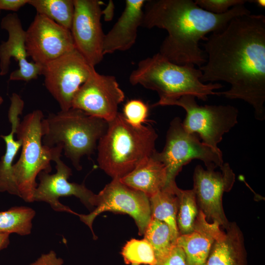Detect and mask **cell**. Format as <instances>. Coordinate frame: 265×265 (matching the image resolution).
I'll return each mask as SVG.
<instances>
[{
  "instance_id": "1",
  "label": "cell",
  "mask_w": 265,
  "mask_h": 265,
  "mask_svg": "<svg viewBox=\"0 0 265 265\" xmlns=\"http://www.w3.org/2000/svg\"><path fill=\"white\" fill-rule=\"evenodd\" d=\"M206 62L198 68L201 81H223L231 85L218 96L251 105L254 116L265 119V16L243 14L212 33L202 44Z\"/></svg>"
},
{
  "instance_id": "2",
  "label": "cell",
  "mask_w": 265,
  "mask_h": 265,
  "mask_svg": "<svg viewBox=\"0 0 265 265\" xmlns=\"http://www.w3.org/2000/svg\"><path fill=\"white\" fill-rule=\"evenodd\" d=\"M143 10L141 26L157 27L168 33L159 53L175 64H192L198 68L207 61L200 41H204L208 33L222 29L234 17L251 13L241 4L224 14H215L192 0H146Z\"/></svg>"
},
{
  "instance_id": "3",
  "label": "cell",
  "mask_w": 265,
  "mask_h": 265,
  "mask_svg": "<svg viewBox=\"0 0 265 265\" xmlns=\"http://www.w3.org/2000/svg\"><path fill=\"white\" fill-rule=\"evenodd\" d=\"M202 72L192 64H175L159 53L141 60L129 76L132 85H141L156 91L159 100L152 106H165L168 102L185 95H192L203 101L209 96L217 95L214 90L223 87L218 82L205 84Z\"/></svg>"
},
{
  "instance_id": "4",
  "label": "cell",
  "mask_w": 265,
  "mask_h": 265,
  "mask_svg": "<svg viewBox=\"0 0 265 265\" xmlns=\"http://www.w3.org/2000/svg\"><path fill=\"white\" fill-rule=\"evenodd\" d=\"M157 138L151 126L133 127L118 112L99 140V166L112 179H120L154 154Z\"/></svg>"
},
{
  "instance_id": "5",
  "label": "cell",
  "mask_w": 265,
  "mask_h": 265,
  "mask_svg": "<svg viewBox=\"0 0 265 265\" xmlns=\"http://www.w3.org/2000/svg\"><path fill=\"white\" fill-rule=\"evenodd\" d=\"M41 126L43 145L48 147L62 145L65 156L80 170L81 158L93 153L97 140L107 129L108 122L71 108L50 113L43 119Z\"/></svg>"
},
{
  "instance_id": "6",
  "label": "cell",
  "mask_w": 265,
  "mask_h": 265,
  "mask_svg": "<svg viewBox=\"0 0 265 265\" xmlns=\"http://www.w3.org/2000/svg\"><path fill=\"white\" fill-rule=\"evenodd\" d=\"M42 111L35 110L24 116L16 129L17 138L22 141L19 159L13 164L12 172L19 197L27 202L34 201L37 186L36 177L42 171H52L51 161L63 151L62 145L48 147L42 142Z\"/></svg>"
},
{
  "instance_id": "7",
  "label": "cell",
  "mask_w": 265,
  "mask_h": 265,
  "mask_svg": "<svg viewBox=\"0 0 265 265\" xmlns=\"http://www.w3.org/2000/svg\"><path fill=\"white\" fill-rule=\"evenodd\" d=\"M154 156L166 167L165 186L176 183L175 178L183 166L192 160L202 161L207 169H215L224 163L221 151L205 144L196 134L187 132L179 117L170 122L162 151H156Z\"/></svg>"
},
{
  "instance_id": "8",
  "label": "cell",
  "mask_w": 265,
  "mask_h": 265,
  "mask_svg": "<svg viewBox=\"0 0 265 265\" xmlns=\"http://www.w3.org/2000/svg\"><path fill=\"white\" fill-rule=\"evenodd\" d=\"M192 95H185L166 103L183 108L186 117L184 129L188 132L198 135L205 144L216 151L220 150L218 144L223 136L237 123L238 111L231 105H199Z\"/></svg>"
},
{
  "instance_id": "9",
  "label": "cell",
  "mask_w": 265,
  "mask_h": 265,
  "mask_svg": "<svg viewBox=\"0 0 265 265\" xmlns=\"http://www.w3.org/2000/svg\"><path fill=\"white\" fill-rule=\"evenodd\" d=\"M111 212L126 213L134 220L140 236L144 234L151 220V213L149 198L143 192L122 183L119 179H112L96 194L95 208L88 214L78 216L87 225L96 238L92 228L95 218L100 213Z\"/></svg>"
},
{
  "instance_id": "10",
  "label": "cell",
  "mask_w": 265,
  "mask_h": 265,
  "mask_svg": "<svg viewBox=\"0 0 265 265\" xmlns=\"http://www.w3.org/2000/svg\"><path fill=\"white\" fill-rule=\"evenodd\" d=\"M94 67L76 48L42 66L45 86L61 110L72 108L74 95Z\"/></svg>"
},
{
  "instance_id": "11",
  "label": "cell",
  "mask_w": 265,
  "mask_h": 265,
  "mask_svg": "<svg viewBox=\"0 0 265 265\" xmlns=\"http://www.w3.org/2000/svg\"><path fill=\"white\" fill-rule=\"evenodd\" d=\"M216 171L197 165L193 173L192 189L199 209L207 220L217 223L226 230L230 222L224 212L222 197L232 188L236 175L228 163H224Z\"/></svg>"
},
{
  "instance_id": "12",
  "label": "cell",
  "mask_w": 265,
  "mask_h": 265,
  "mask_svg": "<svg viewBox=\"0 0 265 265\" xmlns=\"http://www.w3.org/2000/svg\"><path fill=\"white\" fill-rule=\"evenodd\" d=\"M124 98L115 77L100 74L94 67L74 95L72 108L109 122L117 116L118 106Z\"/></svg>"
},
{
  "instance_id": "13",
  "label": "cell",
  "mask_w": 265,
  "mask_h": 265,
  "mask_svg": "<svg viewBox=\"0 0 265 265\" xmlns=\"http://www.w3.org/2000/svg\"><path fill=\"white\" fill-rule=\"evenodd\" d=\"M27 56L41 66L76 48L70 30L37 13L26 30Z\"/></svg>"
},
{
  "instance_id": "14",
  "label": "cell",
  "mask_w": 265,
  "mask_h": 265,
  "mask_svg": "<svg viewBox=\"0 0 265 265\" xmlns=\"http://www.w3.org/2000/svg\"><path fill=\"white\" fill-rule=\"evenodd\" d=\"M75 11L71 32L76 49L95 67L102 61L105 34L101 22L102 2L74 0Z\"/></svg>"
},
{
  "instance_id": "15",
  "label": "cell",
  "mask_w": 265,
  "mask_h": 265,
  "mask_svg": "<svg viewBox=\"0 0 265 265\" xmlns=\"http://www.w3.org/2000/svg\"><path fill=\"white\" fill-rule=\"evenodd\" d=\"M61 154L56 155L53 161L55 162L56 172L53 174L45 171L38 175L39 184L34 193V201H42L49 204L56 212H64L78 215L69 207L59 201V197L74 196L91 212L95 208V196L84 184L70 183L68 181L72 175V170L60 159Z\"/></svg>"
},
{
  "instance_id": "16",
  "label": "cell",
  "mask_w": 265,
  "mask_h": 265,
  "mask_svg": "<svg viewBox=\"0 0 265 265\" xmlns=\"http://www.w3.org/2000/svg\"><path fill=\"white\" fill-rule=\"evenodd\" d=\"M0 26L7 31L8 37L6 41L0 44V75L8 73L11 59L13 58L18 62L19 68L10 74V80L28 81L37 79L41 75L42 67L27 59L26 30L18 14L10 13L4 16Z\"/></svg>"
},
{
  "instance_id": "17",
  "label": "cell",
  "mask_w": 265,
  "mask_h": 265,
  "mask_svg": "<svg viewBox=\"0 0 265 265\" xmlns=\"http://www.w3.org/2000/svg\"><path fill=\"white\" fill-rule=\"evenodd\" d=\"M145 0H126L123 11L110 30L105 34L104 55L125 51L135 44L141 26Z\"/></svg>"
},
{
  "instance_id": "18",
  "label": "cell",
  "mask_w": 265,
  "mask_h": 265,
  "mask_svg": "<svg viewBox=\"0 0 265 265\" xmlns=\"http://www.w3.org/2000/svg\"><path fill=\"white\" fill-rule=\"evenodd\" d=\"M216 222H209L199 210L193 231L179 235L175 244L184 251L188 265H203L212 246L223 231Z\"/></svg>"
},
{
  "instance_id": "19",
  "label": "cell",
  "mask_w": 265,
  "mask_h": 265,
  "mask_svg": "<svg viewBox=\"0 0 265 265\" xmlns=\"http://www.w3.org/2000/svg\"><path fill=\"white\" fill-rule=\"evenodd\" d=\"M8 111V118L11 125L10 132L0 135L5 142L6 150L0 160V192L8 193L19 197V193L12 176L14 159L22 147V141L15 139L16 129L20 122L19 116L22 114L24 102L19 95L13 93Z\"/></svg>"
},
{
  "instance_id": "20",
  "label": "cell",
  "mask_w": 265,
  "mask_h": 265,
  "mask_svg": "<svg viewBox=\"0 0 265 265\" xmlns=\"http://www.w3.org/2000/svg\"><path fill=\"white\" fill-rule=\"evenodd\" d=\"M203 265H247L244 236L235 222L214 241Z\"/></svg>"
},
{
  "instance_id": "21",
  "label": "cell",
  "mask_w": 265,
  "mask_h": 265,
  "mask_svg": "<svg viewBox=\"0 0 265 265\" xmlns=\"http://www.w3.org/2000/svg\"><path fill=\"white\" fill-rule=\"evenodd\" d=\"M127 186L144 193L148 198L163 189L167 183V169L154 154L119 179Z\"/></svg>"
},
{
  "instance_id": "22",
  "label": "cell",
  "mask_w": 265,
  "mask_h": 265,
  "mask_svg": "<svg viewBox=\"0 0 265 265\" xmlns=\"http://www.w3.org/2000/svg\"><path fill=\"white\" fill-rule=\"evenodd\" d=\"M176 185L175 183L167 186L149 198L151 218L162 221L168 225L174 244L179 236L176 221L178 199L174 190Z\"/></svg>"
},
{
  "instance_id": "23",
  "label": "cell",
  "mask_w": 265,
  "mask_h": 265,
  "mask_svg": "<svg viewBox=\"0 0 265 265\" xmlns=\"http://www.w3.org/2000/svg\"><path fill=\"white\" fill-rule=\"evenodd\" d=\"M37 13L71 30L75 7L74 0H28Z\"/></svg>"
},
{
  "instance_id": "24",
  "label": "cell",
  "mask_w": 265,
  "mask_h": 265,
  "mask_svg": "<svg viewBox=\"0 0 265 265\" xmlns=\"http://www.w3.org/2000/svg\"><path fill=\"white\" fill-rule=\"evenodd\" d=\"M35 215L33 209L25 206L14 207L0 212V232L28 235L31 233Z\"/></svg>"
},
{
  "instance_id": "25",
  "label": "cell",
  "mask_w": 265,
  "mask_h": 265,
  "mask_svg": "<svg viewBox=\"0 0 265 265\" xmlns=\"http://www.w3.org/2000/svg\"><path fill=\"white\" fill-rule=\"evenodd\" d=\"M174 190L178 199L177 225L179 235L191 233L199 209L193 190H183L177 185Z\"/></svg>"
},
{
  "instance_id": "26",
  "label": "cell",
  "mask_w": 265,
  "mask_h": 265,
  "mask_svg": "<svg viewBox=\"0 0 265 265\" xmlns=\"http://www.w3.org/2000/svg\"><path fill=\"white\" fill-rule=\"evenodd\" d=\"M143 235L144 239L152 245L156 260L165 255L175 244L168 225L153 218H151Z\"/></svg>"
},
{
  "instance_id": "27",
  "label": "cell",
  "mask_w": 265,
  "mask_h": 265,
  "mask_svg": "<svg viewBox=\"0 0 265 265\" xmlns=\"http://www.w3.org/2000/svg\"><path fill=\"white\" fill-rule=\"evenodd\" d=\"M121 255L126 264L154 265L157 262L152 245L144 238L128 241L123 246Z\"/></svg>"
},
{
  "instance_id": "28",
  "label": "cell",
  "mask_w": 265,
  "mask_h": 265,
  "mask_svg": "<svg viewBox=\"0 0 265 265\" xmlns=\"http://www.w3.org/2000/svg\"><path fill=\"white\" fill-rule=\"evenodd\" d=\"M148 112L147 104L140 100L132 99L125 104L122 114L129 124L134 127H140L146 121Z\"/></svg>"
},
{
  "instance_id": "29",
  "label": "cell",
  "mask_w": 265,
  "mask_h": 265,
  "mask_svg": "<svg viewBox=\"0 0 265 265\" xmlns=\"http://www.w3.org/2000/svg\"><path fill=\"white\" fill-rule=\"evenodd\" d=\"M195 3L202 9L215 14H222L231 8L248 2V0H196Z\"/></svg>"
},
{
  "instance_id": "30",
  "label": "cell",
  "mask_w": 265,
  "mask_h": 265,
  "mask_svg": "<svg viewBox=\"0 0 265 265\" xmlns=\"http://www.w3.org/2000/svg\"><path fill=\"white\" fill-rule=\"evenodd\" d=\"M154 265H188L183 249L176 244L162 257L157 259Z\"/></svg>"
},
{
  "instance_id": "31",
  "label": "cell",
  "mask_w": 265,
  "mask_h": 265,
  "mask_svg": "<svg viewBox=\"0 0 265 265\" xmlns=\"http://www.w3.org/2000/svg\"><path fill=\"white\" fill-rule=\"evenodd\" d=\"M63 260L57 257L54 251L42 254L37 260L29 265H62Z\"/></svg>"
},
{
  "instance_id": "32",
  "label": "cell",
  "mask_w": 265,
  "mask_h": 265,
  "mask_svg": "<svg viewBox=\"0 0 265 265\" xmlns=\"http://www.w3.org/2000/svg\"><path fill=\"white\" fill-rule=\"evenodd\" d=\"M28 2V0H0V10L17 11Z\"/></svg>"
},
{
  "instance_id": "33",
  "label": "cell",
  "mask_w": 265,
  "mask_h": 265,
  "mask_svg": "<svg viewBox=\"0 0 265 265\" xmlns=\"http://www.w3.org/2000/svg\"><path fill=\"white\" fill-rule=\"evenodd\" d=\"M114 6L112 1L110 0L106 7L102 10L103 15L105 16V20L110 21L112 18L114 13Z\"/></svg>"
},
{
  "instance_id": "34",
  "label": "cell",
  "mask_w": 265,
  "mask_h": 265,
  "mask_svg": "<svg viewBox=\"0 0 265 265\" xmlns=\"http://www.w3.org/2000/svg\"><path fill=\"white\" fill-rule=\"evenodd\" d=\"M10 234L0 232V251L6 248L9 244Z\"/></svg>"
},
{
  "instance_id": "35",
  "label": "cell",
  "mask_w": 265,
  "mask_h": 265,
  "mask_svg": "<svg viewBox=\"0 0 265 265\" xmlns=\"http://www.w3.org/2000/svg\"><path fill=\"white\" fill-rule=\"evenodd\" d=\"M248 2L254 3L259 7L264 8L265 7V0H248Z\"/></svg>"
},
{
  "instance_id": "36",
  "label": "cell",
  "mask_w": 265,
  "mask_h": 265,
  "mask_svg": "<svg viewBox=\"0 0 265 265\" xmlns=\"http://www.w3.org/2000/svg\"><path fill=\"white\" fill-rule=\"evenodd\" d=\"M3 101V99H2V97L0 95V106L2 103Z\"/></svg>"
},
{
  "instance_id": "37",
  "label": "cell",
  "mask_w": 265,
  "mask_h": 265,
  "mask_svg": "<svg viewBox=\"0 0 265 265\" xmlns=\"http://www.w3.org/2000/svg\"><path fill=\"white\" fill-rule=\"evenodd\" d=\"M132 265H139L136 264H132Z\"/></svg>"
},
{
  "instance_id": "38",
  "label": "cell",
  "mask_w": 265,
  "mask_h": 265,
  "mask_svg": "<svg viewBox=\"0 0 265 265\" xmlns=\"http://www.w3.org/2000/svg\"></svg>"
}]
</instances>
